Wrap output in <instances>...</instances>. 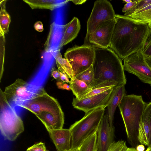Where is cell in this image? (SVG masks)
I'll return each mask as SVG.
<instances>
[{"label":"cell","instance_id":"obj_1","mask_svg":"<svg viewBox=\"0 0 151 151\" xmlns=\"http://www.w3.org/2000/svg\"><path fill=\"white\" fill-rule=\"evenodd\" d=\"M116 23L110 48L122 60L143 49L151 35L147 24L137 22L124 15L116 14Z\"/></svg>","mask_w":151,"mask_h":151},{"label":"cell","instance_id":"obj_2","mask_svg":"<svg viewBox=\"0 0 151 151\" xmlns=\"http://www.w3.org/2000/svg\"><path fill=\"white\" fill-rule=\"evenodd\" d=\"M92 66L94 79L91 89L126 84L122 60L110 48L95 47Z\"/></svg>","mask_w":151,"mask_h":151},{"label":"cell","instance_id":"obj_3","mask_svg":"<svg viewBox=\"0 0 151 151\" xmlns=\"http://www.w3.org/2000/svg\"><path fill=\"white\" fill-rule=\"evenodd\" d=\"M147 103L141 95L125 94L118 105L128 141L133 147L136 148L140 144L138 139V129Z\"/></svg>","mask_w":151,"mask_h":151},{"label":"cell","instance_id":"obj_4","mask_svg":"<svg viewBox=\"0 0 151 151\" xmlns=\"http://www.w3.org/2000/svg\"><path fill=\"white\" fill-rule=\"evenodd\" d=\"M105 108L101 107L89 111L71 125L69 128L71 135V150H78L87 138L97 131Z\"/></svg>","mask_w":151,"mask_h":151},{"label":"cell","instance_id":"obj_5","mask_svg":"<svg viewBox=\"0 0 151 151\" xmlns=\"http://www.w3.org/2000/svg\"><path fill=\"white\" fill-rule=\"evenodd\" d=\"M0 89V129L4 140L13 141L24 131L23 122Z\"/></svg>","mask_w":151,"mask_h":151},{"label":"cell","instance_id":"obj_6","mask_svg":"<svg viewBox=\"0 0 151 151\" xmlns=\"http://www.w3.org/2000/svg\"><path fill=\"white\" fill-rule=\"evenodd\" d=\"M44 88L18 78L5 88L4 93L9 103L12 107L20 106L24 102L36 96Z\"/></svg>","mask_w":151,"mask_h":151},{"label":"cell","instance_id":"obj_7","mask_svg":"<svg viewBox=\"0 0 151 151\" xmlns=\"http://www.w3.org/2000/svg\"><path fill=\"white\" fill-rule=\"evenodd\" d=\"M95 54V47L92 46L75 45L67 49L64 58L71 66L74 78L92 65Z\"/></svg>","mask_w":151,"mask_h":151},{"label":"cell","instance_id":"obj_8","mask_svg":"<svg viewBox=\"0 0 151 151\" xmlns=\"http://www.w3.org/2000/svg\"><path fill=\"white\" fill-rule=\"evenodd\" d=\"M20 107L30 111L35 116L39 114L63 113L57 100L48 94L44 88Z\"/></svg>","mask_w":151,"mask_h":151},{"label":"cell","instance_id":"obj_9","mask_svg":"<svg viewBox=\"0 0 151 151\" xmlns=\"http://www.w3.org/2000/svg\"><path fill=\"white\" fill-rule=\"evenodd\" d=\"M115 15L112 5L109 1H96L87 22V31L84 40L87 39L104 22L115 19Z\"/></svg>","mask_w":151,"mask_h":151},{"label":"cell","instance_id":"obj_10","mask_svg":"<svg viewBox=\"0 0 151 151\" xmlns=\"http://www.w3.org/2000/svg\"><path fill=\"white\" fill-rule=\"evenodd\" d=\"M142 50L132 53L124 60V70L136 76L144 83L151 86V68L147 63Z\"/></svg>","mask_w":151,"mask_h":151},{"label":"cell","instance_id":"obj_11","mask_svg":"<svg viewBox=\"0 0 151 151\" xmlns=\"http://www.w3.org/2000/svg\"><path fill=\"white\" fill-rule=\"evenodd\" d=\"M115 23V19L104 22L84 40L83 45L102 49L109 47Z\"/></svg>","mask_w":151,"mask_h":151},{"label":"cell","instance_id":"obj_12","mask_svg":"<svg viewBox=\"0 0 151 151\" xmlns=\"http://www.w3.org/2000/svg\"><path fill=\"white\" fill-rule=\"evenodd\" d=\"M115 87L99 94L87 98L80 99L73 98L72 105L75 108L82 111L85 113L99 107H106Z\"/></svg>","mask_w":151,"mask_h":151},{"label":"cell","instance_id":"obj_13","mask_svg":"<svg viewBox=\"0 0 151 151\" xmlns=\"http://www.w3.org/2000/svg\"><path fill=\"white\" fill-rule=\"evenodd\" d=\"M98 151H107L115 142V128L110 127L107 114L104 115L97 130Z\"/></svg>","mask_w":151,"mask_h":151},{"label":"cell","instance_id":"obj_14","mask_svg":"<svg viewBox=\"0 0 151 151\" xmlns=\"http://www.w3.org/2000/svg\"><path fill=\"white\" fill-rule=\"evenodd\" d=\"M46 129L57 151H68L71 150V135L69 129Z\"/></svg>","mask_w":151,"mask_h":151},{"label":"cell","instance_id":"obj_15","mask_svg":"<svg viewBox=\"0 0 151 151\" xmlns=\"http://www.w3.org/2000/svg\"><path fill=\"white\" fill-rule=\"evenodd\" d=\"M62 35L59 47L60 48L69 43L77 36L80 29L81 24L78 19L74 17L68 23L61 26Z\"/></svg>","mask_w":151,"mask_h":151},{"label":"cell","instance_id":"obj_16","mask_svg":"<svg viewBox=\"0 0 151 151\" xmlns=\"http://www.w3.org/2000/svg\"><path fill=\"white\" fill-rule=\"evenodd\" d=\"M124 85L115 87L107 106V115L110 127L113 126L114 116L116 109L125 94Z\"/></svg>","mask_w":151,"mask_h":151},{"label":"cell","instance_id":"obj_17","mask_svg":"<svg viewBox=\"0 0 151 151\" xmlns=\"http://www.w3.org/2000/svg\"><path fill=\"white\" fill-rule=\"evenodd\" d=\"M32 9H49L51 11L64 5L70 0H23Z\"/></svg>","mask_w":151,"mask_h":151},{"label":"cell","instance_id":"obj_18","mask_svg":"<svg viewBox=\"0 0 151 151\" xmlns=\"http://www.w3.org/2000/svg\"><path fill=\"white\" fill-rule=\"evenodd\" d=\"M125 16L135 22L148 24L151 29V4L142 9Z\"/></svg>","mask_w":151,"mask_h":151},{"label":"cell","instance_id":"obj_19","mask_svg":"<svg viewBox=\"0 0 151 151\" xmlns=\"http://www.w3.org/2000/svg\"><path fill=\"white\" fill-rule=\"evenodd\" d=\"M55 58L58 70L70 79H74L71 66L67 59L63 58L59 49L57 50Z\"/></svg>","mask_w":151,"mask_h":151},{"label":"cell","instance_id":"obj_20","mask_svg":"<svg viewBox=\"0 0 151 151\" xmlns=\"http://www.w3.org/2000/svg\"><path fill=\"white\" fill-rule=\"evenodd\" d=\"M69 85L73 94L78 99H80L91 90L84 82L75 78L70 79Z\"/></svg>","mask_w":151,"mask_h":151},{"label":"cell","instance_id":"obj_21","mask_svg":"<svg viewBox=\"0 0 151 151\" xmlns=\"http://www.w3.org/2000/svg\"><path fill=\"white\" fill-rule=\"evenodd\" d=\"M7 0L1 1L0 11V31L4 34L7 33L11 22V17L6 10V4Z\"/></svg>","mask_w":151,"mask_h":151},{"label":"cell","instance_id":"obj_22","mask_svg":"<svg viewBox=\"0 0 151 151\" xmlns=\"http://www.w3.org/2000/svg\"><path fill=\"white\" fill-rule=\"evenodd\" d=\"M97 138V131L83 142L78 151H98Z\"/></svg>","mask_w":151,"mask_h":151},{"label":"cell","instance_id":"obj_23","mask_svg":"<svg viewBox=\"0 0 151 151\" xmlns=\"http://www.w3.org/2000/svg\"><path fill=\"white\" fill-rule=\"evenodd\" d=\"M75 78L84 82L91 88L94 79L92 65L88 69L77 75Z\"/></svg>","mask_w":151,"mask_h":151},{"label":"cell","instance_id":"obj_24","mask_svg":"<svg viewBox=\"0 0 151 151\" xmlns=\"http://www.w3.org/2000/svg\"><path fill=\"white\" fill-rule=\"evenodd\" d=\"M128 148L125 141L119 140L112 144L107 151H127Z\"/></svg>","mask_w":151,"mask_h":151},{"label":"cell","instance_id":"obj_25","mask_svg":"<svg viewBox=\"0 0 151 151\" xmlns=\"http://www.w3.org/2000/svg\"><path fill=\"white\" fill-rule=\"evenodd\" d=\"M114 87L115 86H107L92 89L89 92L83 96L81 99L99 94L111 88Z\"/></svg>","mask_w":151,"mask_h":151},{"label":"cell","instance_id":"obj_26","mask_svg":"<svg viewBox=\"0 0 151 151\" xmlns=\"http://www.w3.org/2000/svg\"><path fill=\"white\" fill-rule=\"evenodd\" d=\"M137 3V2L136 0L125 4L122 9V12L124 13V16H127L130 14L135 8Z\"/></svg>","mask_w":151,"mask_h":151},{"label":"cell","instance_id":"obj_27","mask_svg":"<svg viewBox=\"0 0 151 151\" xmlns=\"http://www.w3.org/2000/svg\"><path fill=\"white\" fill-rule=\"evenodd\" d=\"M137 3L136 6L129 15L142 9L151 4V0H137Z\"/></svg>","mask_w":151,"mask_h":151},{"label":"cell","instance_id":"obj_28","mask_svg":"<svg viewBox=\"0 0 151 151\" xmlns=\"http://www.w3.org/2000/svg\"><path fill=\"white\" fill-rule=\"evenodd\" d=\"M27 151H49L47 149L45 144L40 142L35 144L28 148Z\"/></svg>","mask_w":151,"mask_h":151},{"label":"cell","instance_id":"obj_29","mask_svg":"<svg viewBox=\"0 0 151 151\" xmlns=\"http://www.w3.org/2000/svg\"><path fill=\"white\" fill-rule=\"evenodd\" d=\"M142 52L145 56L151 57V35L148 38Z\"/></svg>","mask_w":151,"mask_h":151},{"label":"cell","instance_id":"obj_30","mask_svg":"<svg viewBox=\"0 0 151 151\" xmlns=\"http://www.w3.org/2000/svg\"><path fill=\"white\" fill-rule=\"evenodd\" d=\"M57 86L59 89L68 91L71 90L70 85L66 83L61 81H58L56 83Z\"/></svg>","mask_w":151,"mask_h":151},{"label":"cell","instance_id":"obj_31","mask_svg":"<svg viewBox=\"0 0 151 151\" xmlns=\"http://www.w3.org/2000/svg\"><path fill=\"white\" fill-rule=\"evenodd\" d=\"M60 71L55 68H52L51 73V76L54 78L59 81Z\"/></svg>","mask_w":151,"mask_h":151},{"label":"cell","instance_id":"obj_32","mask_svg":"<svg viewBox=\"0 0 151 151\" xmlns=\"http://www.w3.org/2000/svg\"><path fill=\"white\" fill-rule=\"evenodd\" d=\"M35 29L39 32H42L43 31V25L42 23L40 21L36 22L34 24Z\"/></svg>","mask_w":151,"mask_h":151},{"label":"cell","instance_id":"obj_33","mask_svg":"<svg viewBox=\"0 0 151 151\" xmlns=\"http://www.w3.org/2000/svg\"><path fill=\"white\" fill-rule=\"evenodd\" d=\"M59 81H61L63 82L69 83L70 81L69 78L64 74L60 72Z\"/></svg>","mask_w":151,"mask_h":151},{"label":"cell","instance_id":"obj_34","mask_svg":"<svg viewBox=\"0 0 151 151\" xmlns=\"http://www.w3.org/2000/svg\"><path fill=\"white\" fill-rule=\"evenodd\" d=\"M76 5L81 4L86 1V0H70Z\"/></svg>","mask_w":151,"mask_h":151},{"label":"cell","instance_id":"obj_35","mask_svg":"<svg viewBox=\"0 0 151 151\" xmlns=\"http://www.w3.org/2000/svg\"><path fill=\"white\" fill-rule=\"evenodd\" d=\"M135 148L137 151H144L145 149L144 145L142 144L138 145Z\"/></svg>","mask_w":151,"mask_h":151},{"label":"cell","instance_id":"obj_36","mask_svg":"<svg viewBox=\"0 0 151 151\" xmlns=\"http://www.w3.org/2000/svg\"><path fill=\"white\" fill-rule=\"evenodd\" d=\"M145 57L147 63L151 68V57L146 56H145Z\"/></svg>","mask_w":151,"mask_h":151},{"label":"cell","instance_id":"obj_37","mask_svg":"<svg viewBox=\"0 0 151 151\" xmlns=\"http://www.w3.org/2000/svg\"><path fill=\"white\" fill-rule=\"evenodd\" d=\"M127 151H137L136 148L134 147H129Z\"/></svg>","mask_w":151,"mask_h":151},{"label":"cell","instance_id":"obj_38","mask_svg":"<svg viewBox=\"0 0 151 151\" xmlns=\"http://www.w3.org/2000/svg\"><path fill=\"white\" fill-rule=\"evenodd\" d=\"M145 151H151V145L147 146V150Z\"/></svg>","mask_w":151,"mask_h":151},{"label":"cell","instance_id":"obj_39","mask_svg":"<svg viewBox=\"0 0 151 151\" xmlns=\"http://www.w3.org/2000/svg\"><path fill=\"white\" fill-rule=\"evenodd\" d=\"M123 1L124 2H126V3L130 2H132V0H123Z\"/></svg>","mask_w":151,"mask_h":151},{"label":"cell","instance_id":"obj_40","mask_svg":"<svg viewBox=\"0 0 151 151\" xmlns=\"http://www.w3.org/2000/svg\"><path fill=\"white\" fill-rule=\"evenodd\" d=\"M68 151H78V150H70Z\"/></svg>","mask_w":151,"mask_h":151}]
</instances>
